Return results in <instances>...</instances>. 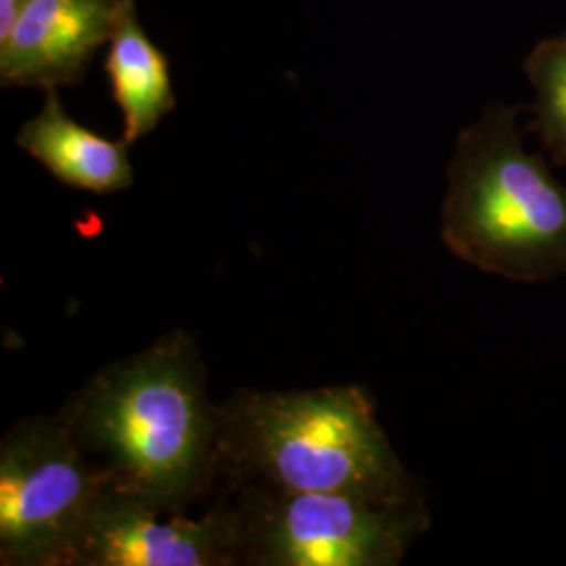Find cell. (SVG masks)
<instances>
[{
	"label": "cell",
	"instance_id": "cell-1",
	"mask_svg": "<svg viewBox=\"0 0 566 566\" xmlns=\"http://www.w3.org/2000/svg\"><path fill=\"white\" fill-rule=\"evenodd\" d=\"M60 418L112 489L151 506L187 512L219 479L221 407L182 329L97 371Z\"/></svg>",
	"mask_w": 566,
	"mask_h": 566
},
{
	"label": "cell",
	"instance_id": "cell-2",
	"mask_svg": "<svg viewBox=\"0 0 566 566\" xmlns=\"http://www.w3.org/2000/svg\"><path fill=\"white\" fill-rule=\"evenodd\" d=\"M219 476L238 486L420 502L364 386L240 390L221 407Z\"/></svg>",
	"mask_w": 566,
	"mask_h": 566
},
{
	"label": "cell",
	"instance_id": "cell-3",
	"mask_svg": "<svg viewBox=\"0 0 566 566\" xmlns=\"http://www.w3.org/2000/svg\"><path fill=\"white\" fill-rule=\"evenodd\" d=\"M441 240L455 259L507 282L566 277V185L526 149L516 107L489 103L458 135Z\"/></svg>",
	"mask_w": 566,
	"mask_h": 566
},
{
	"label": "cell",
	"instance_id": "cell-4",
	"mask_svg": "<svg viewBox=\"0 0 566 566\" xmlns=\"http://www.w3.org/2000/svg\"><path fill=\"white\" fill-rule=\"evenodd\" d=\"M231 510L240 565L395 566L430 526L424 502L240 486Z\"/></svg>",
	"mask_w": 566,
	"mask_h": 566
},
{
	"label": "cell",
	"instance_id": "cell-5",
	"mask_svg": "<svg viewBox=\"0 0 566 566\" xmlns=\"http://www.w3.org/2000/svg\"><path fill=\"white\" fill-rule=\"evenodd\" d=\"M107 486L60 416L13 426L0 446V563L70 566Z\"/></svg>",
	"mask_w": 566,
	"mask_h": 566
},
{
	"label": "cell",
	"instance_id": "cell-6",
	"mask_svg": "<svg viewBox=\"0 0 566 566\" xmlns=\"http://www.w3.org/2000/svg\"><path fill=\"white\" fill-rule=\"evenodd\" d=\"M229 565H240L229 507L193 518L112 486L95 502L70 558V566Z\"/></svg>",
	"mask_w": 566,
	"mask_h": 566
},
{
	"label": "cell",
	"instance_id": "cell-7",
	"mask_svg": "<svg viewBox=\"0 0 566 566\" xmlns=\"http://www.w3.org/2000/svg\"><path fill=\"white\" fill-rule=\"evenodd\" d=\"M120 0H30L11 36L0 42L2 88L78 86L109 42Z\"/></svg>",
	"mask_w": 566,
	"mask_h": 566
},
{
	"label": "cell",
	"instance_id": "cell-8",
	"mask_svg": "<svg viewBox=\"0 0 566 566\" xmlns=\"http://www.w3.org/2000/svg\"><path fill=\"white\" fill-rule=\"evenodd\" d=\"M15 143L57 181L74 189L109 196L135 181L130 143L112 142L70 118L57 91H46L41 112L21 126Z\"/></svg>",
	"mask_w": 566,
	"mask_h": 566
},
{
	"label": "cell",
	"instance_id": "cell-9",
	"mask_svg": "<svg viewBox=\"0 0 566 566\" xmlns=\"http://www.w3.org/2000/svg\"><path fill=\"white\" fill-rule=\"evenodd\" d=\"M105 74L112 84V97L120 107L122 139L130 145L154 133L177 107L170 65L147 36L135 0H120L107 42Z\"/></svg>",
	"mask_w": 566,
	"mask_h": 566
},
{
	"label": "cell",
	"instance_id": "cell-10",
	"mask_svg": "<svg viewBox=\"0 0 566 566\" xmlns=\"http://www.w3.org/2000/svg\"><path fill=\"white\" fill-rule=\"evenodd\" d=\"M523 67L535 97L539 139L549 156L566 168V30L537 42Z\"/></svg>",
	"mask_w": 566,
	"mask_h": 566
},
{
	"label": "cell",
	"instance_id": "cell-11",
	"mask_svg": "<svg viewBox=\"0 0 566 566\" xmlns=\"http://www.w3.org/2000/svg\"><path fill=\"white\" fill-rule=\"evenodd\" d=\"M30 0H0V42L7 41Z\"/></svg>",
	"mask_w": 566,
	"mask_h": 566
}]
</instances>
